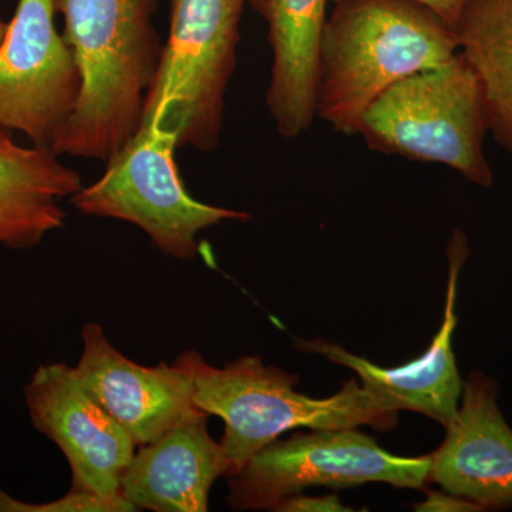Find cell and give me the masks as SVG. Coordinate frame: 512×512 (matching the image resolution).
Segmentation results:
<instances>
[{
  "mask_svg": "<svg viewBox=\"0 0 512 512\" xmlns=\"http://www.w3.org/2000/svg\"><path fill=\"white\" fill-rule=\"evenodd\" d=\"M335 2H338V0H332V3ZM412 2L430 9L431 12L436 13L439 18L454 29L461 15H463L468 0H412Z\"/></svg>",
  "mask_w": 512,
  "mask_h": 512,
  "instance_id": "cell-20",
  "label": "cell"
},
{
  "mask_svg": "<svg viewBox=\"0 0 512 512\" xmlns=\"http://www.w3.org/2000/svg\"><path fill=\"white\" fill-rule=\"evenodd\" d=\"M274 511L279 512H340L353 511L345 507L336 494L322 495V497H308V495L296 494L286 498L281 504L276 505Z\"/></svg>",
  "mask_w": 512,
  "mask_h": 512,
  "instance_id": "cell-18",
  "label": "cell"
},
{
  "mask_svg": "<svg viewBox=\"0 0 512 512\" xmlns=\"http://www.w3.org/2000/svg\"><path fill=\"white\" fill-rule=\"evenodd\" d=\"M33 427L62 450L72 490L113 498L137 450L123 427L77 380L72 366L37 367L25 389Z\"/></svg>",
  "mask_w": 512,
  "mask_h": 512,
  "instance_id": "cell-9",
  "label": "cell"
},
{
  "mask_svg": "<svg viewBox=\"0 0 512 512\" xmlns=\"http://www.w3.org/2000/svg\"><path fill=\"white\" fill-rule=\"evenodd\" d=\"M208 417L201 414L138 447L121 477V497L137 511H208L212 484L231 474L221 443L208 433Z\"/></svg>",
  "mask_w": 512,
  "mask_h": 512,
  "instance_id": "cell-13",
  "label": "cell"
},
{
  "mask_svg": "<svg viewBox=\"0 0 512 512\" xmlns=\"http://www.w3.org/2000/svg\"><path fill=\"white\" fill-rule=\"evenodd\" d=\"M177 148L170 133L141 126L107 161L99 180L83 185L70 202L84 215L136 225L167 256L194 259L201 231L252 217L192 198L175 163Z\"/></svg>",
  "mask_w": 512,
  "mask_h": 512,
  "instance_id": "cell-6",
  "label": "cell"
},
{
  "mask_svg": "<svg viewBox=\"0 0 512 512\" xmlns=\"http://www.w3.org/2000/svg\"><path fill=\"white\" fill-rule=\"evenodd\" d=\"M247 3L170 0V29L141 126L170 133L178 148L217 150Z\"/></svg>",
  "mask_w": 512,
  "mask_h": 512,
  "instance_id": "cell-5",
  "label": "cell"
},
{
  "mask_svg": "<svg viewBox=\"0 0 512 512\" xmlns=\"http://www.w3.org/2000/svg\"><path fill=\"white\" fill-rule=\"evenodd\" d=\"M137 511L128 501L119 497L107 498L86 491L70 493L50 503L29 504L16 500L0 488V512H133Z\"/></svg>",
  "mask_w": 512,
  "mask_h": 512,
  "instance_id": "cell-17",
  "label": "cell"
},
{
  "mask_svg": "<svg viewBox=\"0 0 512 512\" xmlns=\"http://www.w3.org/2000/svg\"><path fill=\"white\" fill-rule=\"evenodd\" d=\"M490 131L480 83L460 52L450 62L406 77L367 109L359 133L387 156L446 165L471 184L490 188L485 157Z\"/></svg>",
  "mask_w": 512,
  "mask_h": 512,
  "instance_id": "cell-4",
  "label": "cell"
},
{
  "mask_svg": "<svg viewBox=\"0 0 512 512\" xmlns=\"http://www.w3.org/2000/svg\"><path fill=\"white\" fill-rule=\"evenodd\" d=\"M468 255L470 247L466 234L456 229L447 248L448 284L443 323L429 349L413 362L383 369L335 343L320 339L296 340V348L355 370L367 392L392 412L412 410L448 426L457 414L464 389L451 340L458 322V279Z\"/></svg>",
  "mask_w": 512,
  "mask_h": 512,
  "instance_id": "cell-11",
  "label": "cell"
},
{
  "mask_svg": "<svg viewBox=\"0 0 512 512\" xmlns=\"http://www.w3.org/2000/svg\"><path fill=\"white\" fill-rule=\"evenodd\" d=\"M192 382L198 409L224 421L220 441L231 474L239 473L252 457L274 443L286 431L308 427L357 429L369 426L379 431L399 424L397 413L355 379L326 399H313L296 392L299 377L279 367L265 366L261 357L244 356L224 367L210 365L187 350L174 362Z\"/></svg>",
  "mask_w": 512,
  "mask_h": 512,
  "instance_id": "cell-3",
  "label": "cell"
},
{
  "mask_svg": "<svg viewBox=\"0 0 512 512\" xmlns=\"http://www.w3.org/2000/svg\"><path fill=\"white\" fill-rule=\"evenodd\" d=\"M82 336L83 353L74 375L137 447L207 414L195 404L191 379L180 367L138 365L111 345L99 323H86Z\"/></svg>",
  "mask_w": 512,
  "mask_h": 512,
  "instance_id": "cell-10",
  "label": "cell"
},
{
  "mask_svg": "<svg viewBox=\"0 0 512 512\" xmlns=\"http://www.w3.org/2000/svg\"><path fill=\"white\" fill-rule=\"evenodd\" d=\"M457 53L456 30L419 3L338 0L320 37L316 117L353 136L386 90Z\"/></svg>",
  "mask_w": 512,
  "mask_h": 512,
  "instance_id": "cell-2",
  "label": "cell"
},
{
  "mask_svg": "<svg viewBox=\"0 0 512 512\" xmlns=\"http://www.w3.org/2000/svg\"><path fill=\"white\" fill-rule=\"evenodd\" d=\"M55 16V0H19L0 43V127L49 148L82 93V73Z\"/></svg>",
  "mask_w": 512,
  "mask_h": 512,
  "instance_id": "cell-8",
  "label": "cell"
},
{
  "mask_svg": "<svg viewBox=\"0 0 512 512\" xmlns=\"http://www.w3.org/2000/svg\"><path fill=\"white\" fill-rule=\"evenodd\" d=\"M420 512H477L483 511L478 505L447 491H430L423 503L414 505Z\"/></svg>",
  "mask_w": 512,
  "mask_h": 512,
  "instance_id": "cell-19",
  "label": "cell"
},
{
  "mask_svg": "<svg viewBox=\"0 0 512 512\" xmlns=\"http://www.w3.org/2000/svg\"><path fill=\"white\" fill-rule=\"evenodd\" d=\"M454 30L480 83L490 131L512 156V0H468Z\"/></svg>",
  "mask_w": 512,
  "mask_h": 512,
  "instance_id": "cell-16",
  "label": "cell"
},
{
  "mask_svg": "<svg viewBox=\"0 0 512 512\" xmlns=\"http://www.w3.org/2000/svg\"><path fill=\"white\" fill-rule=\"evenodd\" d=\"M431 457H397L357 429H322L275 440L229 478L234 510H269L311 487L384 483L423 488Z\"/></svg>",
  "mask_w": 512,
  "mask_h": 512,
  "instance_id": "cell-7",
  "label": "cell"
},
{
  "mask_svg": "<svg viewBox=\"0 0 512 512\" xmlns=\"http://www.w3.org/2000/svg\"><path fill=\"white\" fill-rule=\"evenodd\" d=\"M330 2L248 0L268 28L272 66L266 107L285 140L302 136L316 119V66Z\"/></svg>",
  "mask_w": 512,
  "mask_h": 512,
  "instance_id": "cell-14",
  "label": "cell"
},
{
  "mask_svg": "<svg viewBox=\"0 0 512 512\" xmlns=\"http://www.w3.org/2000/svg\"><path fill=\"white\" fill-rule=\"evenodd\" d=\"M55 8L82 73V93L52 150L107 163L143 123L163 55L154 26L158 0H55Z\"/></svg>",
  "mask_w": 512,
  "mask_h": 512,
  "instance_id": "cell-1",
  "label": "cell"
},
{
  "mask_svg": "<svg viewBox=\"0 0 512 512\" xmlns=\"http://www.w3.org/2000/svg\"><path fill=\"white\" fill-rule=\"evenodd\" d=\"M83 187L82 177L49 147H23L0 127V245L35 248L64 225L62 202Z\"/></svg>",
  "mask_w": 512,
  "mask_h": 512,
  "instance_id": "cell-15",
  "label": "cell"
},
{
  "mask_svg": "<svg viewBox=\"0 0 512 512\" xmlns=\"http://www.w3.org/2000/svg\"><path fill=\"white\" fill-rule=\"evenodd\" d=\"M497 396L493 379L471 373L443 443L430 454V481L483 511L512 505V429Z\"/></svg>",
  "mask_w": 512,
  "mask_h": 512,
  "instance_id": "cell-12",
  "label": "cell"
}]
</instances>
